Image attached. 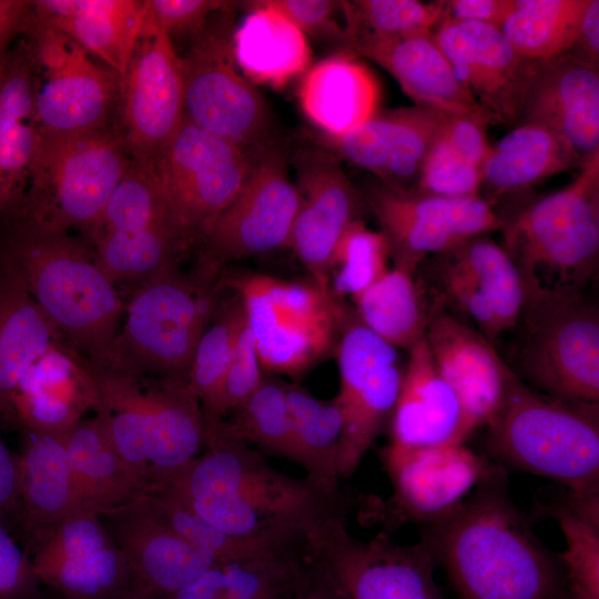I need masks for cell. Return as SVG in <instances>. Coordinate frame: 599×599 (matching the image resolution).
<instances>
[{
    "mask_svg": "<svg viewBox=\"0 0 599 599\" xmlns=\"http://www.w3.org/2000/svg\"><path fill=\"white\" fill-rule=\"evenodd\" d=\"M518 123L555 133L581 158L598 151V68L569 53L535 62Z\"/></svg>",
    "mask_w": 599,
    "mask_h": 599,
    "instance_id": "cell-27",
    "label": "cell"
},
{
    "mask_svg": "<svg viewBox=\"0 0 599 599\" xmlns=\"http://www.w3.org/2000/svg\"><path fill=\"white\" fill-rule=\"evenodd\" d=\"M434 35L459 83L495 124L518 123L535 62L488 24L443 19Z\"/></svg>",
    "mask_w": 599,
    "mask_h": 599,
    "instance_id": "cell-22",
    "label": "cell"
},
{
    "mask_svg": "<svg viewBox=\"0 0 599 599\" xmlns=\"http://www.w3.org/2000/svg\"><path fill=\"white\" fill-rule=\"evenodd\" d=\"M347 51L368 58L386 70L414 105L444 115L478 116L495 124L457 80L434 31L365 39L353 43Z\"/></svg>",
    "mask_w": 599,
    "mask_h": 599,
    "instance_id": "cell-28",
    "label": "cell"
},
{
    "mask_svg": "<svg viewBox=\"0 0 599 599\" xmlns=\"http://www.w3.org/2000/svg\"><path fill=\"white\" fill-rule=\"evenodd\" d=\"M255 3L272 9L306 37L339 41L345 47L344 28L334 19L341 10V1L334 0H255Z\"/></svg>",
    "mask_w": 599,
    "mask_h": 599,
    "instance_id": "cell-51",
    "label": "cell"
},
{
    "mask_svg": "<svg viewBox=\"0 0 599 599\" xmlns=\"http://www.w3.org/2000/svg\"><path fill=\"white\" fill-rule=\"evenodd\" d=\"M514 0H449L445 1L444 19L488 24L500 29Z\"/></svg>",
    "mask_w": 599,
    "mask_h": 599,
    "instance_id": "cell-55",
    "label": "cell"
},
{
    "mask_svg": "<svg viewBox=\"0 0 599 599\" xmlns=\"http://www.w3.org/2000/svg\"><path fill=\"white\" fill-rule=\"evenodd\" d=\"M298 102L323 135L343 136L379 110L380 87L372 70L351 51L311 65L298 85Z\"/></svg>",
    "mask_w": 599,
    "mask_h": 599,
    "instance_id": "cell-31",
    "label": "cell"
},
{
    "mask_svg": "<svg viewBox=\"0 0 599 599\" xmlns=\"http://www.w3.org/2000/svg\"><path fill=\"white\" fill-rule=\"evenodd\" d=\"M29 547L39 583L65 599H110L139 583L98 514H74Z\"/></svg>",
    "mask_w": 599,
    "mask_h": 599,
    "instance_id": "cell-20",
    "label": "cell"
},
{
    "mask_svg": "<svg viewBox=\"0 0 599 599\" xmlns=\"http://www.w3.org/2000/svg\"><path fill=\"white\" fill-rule=\"evenodd\" d=\"M32 16V1L0 0V60L17 32L26 30Z\"/></svg>",
    "mask_w": 599,
    "mask_h": 599,
    "instance_id": "cell-59",
    "label": "cell"
},
{
    "mask_svg": "<svg viewBox=\"0 0 599 599\" xmlns=\"http://www.w3.org/2000/svg\"><path fill=\"white\" fill-rule=\"evenodd\" d=\"M21 433L17 526L30 546L63 519L84 510L74 486L64 436L26 429Z\"/></svg>",
    "mask_w": 599,
    "mask_h": 599,
    "instance_id": "cell-33",
    "label": "cell"
},
{
    "mask_svg": "<svg viewBox=\"0 0 599 599\" xmlns=\"http://www.w3.org/2000/svg\"><path fill=\"white\" fill-rule=\"evenodd\" d=\"M486 427L484 455L505 470L599 494V403L550 396L514 375Z\"/></svg>",
    "mask_w": 599,
    "mask_h": 599,
    "instance_id": "cell-5",
    "label": "cell"
},
{
    "mask_svg": "<svg viewBox=\"0 0 599 599\" xmlns=\"http://www.w3.org/2000/svg\"><path fill=\"white\" fill-rule=\"evenodd\" d=\"M440 255L489 303L501 333L516 327L526 301V287L517 265L502 246L485 234Z\"/></svg>",
    "mask_w": 599,
    "mask_h": 599,
    "instance_id": "cell-43",
    "label": "cell"
},
{
    "mask_svg": "<svg viewBox=\"0 0 599 599\" xmlns=\"http://www.w3.org/2000/svg\"><path fill=\"white\" fill-rule=\"evenodd\" d=\"M26 30L39 131L78 133L111 126L119 109V75L33 16Z\"/></svg>",
    "mask_w": 599,
    "mask_h": 599,
    "instance_id": "cell-12",
    "label": "cell"
},
{
    "mask_svg": "<svg viewBox=\"0 0 599 599\" xmlns=\"http://www.w3.org/2000/svg\"><path fill=\"white\" fill-rule=\"evenodd\" d=\"M59 341L18 271L0 255V415L24 372Z\"/></svg>",
    "mask_w": 599,
    "mask_h": 599,
    "instance_id": "cell-36",
    "label": "cell"
},
{
    "mask_svg": "<svg viewBox=\"0 0 599 599\" xmlns=\"http://www.w3.org/2000/svg\"><path fill=\"white\" fill-rule=\"evenodd\" d=\"M296 460L306 479L322 491L341 496L336 467L342 434L341 410L332 400H321L300 385H286Z\"/></svg>",
    "mask_w": 599,
    "mask_h": 599,
    "instance_id": "cell-42",
    "label": "cell"
},
{
    "mask_svg": "<svg viewBox=\"0 0 599 599\" xmlns=\"http://www.w3.org/2000/svg\"><path fill=\"white\" fill-rule=\"evenodd\" d=\"M294 184L300 204L290 247L309 272L312 281L331 296L329 260L347 226L358 219L361 199L341 160L329 151L298 154Z\"/></svg>",
    "mask_w": 599,
    "mask_h": 599,
    "instance_id": "cell-23",
    "label": "cell"
},
{
    "mask_svg": "<svg viewBox=\"0 0 599 599\" xmlns=\"http://www.w3.org/2000/svg\"><path fill=\"white\" fill-rule=\"evenodd\" d=\"M311 548L216 562L167 599H293Z\"/></svg>",
    "mask_w": 599,
    "mask_h": 599,
    "instance_id": "cell-39",
    "label": "cell"
},
{
    "mask_svg": "<svg viewBox=\"0 0 599 599\" xmlns=\"http://www.w3.org/2000/svg\"><path fill=\"white\" fill-rule=\"evenodd\" d=\"M263 377L255 339L243 308L215 405L205 419L207 427L219 424L225 415L241 406L258 387Z\"/></svg>",
    "mask_w": 599,
    "mask_h": 599,
    "instance_id": "cell-49",
    "label": "cell"
},
{
    "mask_svg": "<svg viewBox=\"0 0 599 599\" xmlns=\"http://www.w3.org/2000/svg\"><path fill=\"white\" fill-rule=\"evenodd\" d=\"M500 230L526 294L583 290L598 273L599 150L585 158L571 183L526 205Z\"/></svg>",
    "mask_w": 599,
    "mask_h": 599,
    "instance_id": "cell-6",
    "label": "cell"
},
{
    "mask_svg": "<svg viewBox=\"0 0 599 599\" xmlns=\"http://www.w3.org/2000/svg\"><path fill=\"white\" fill-rule=\"evenodd\" d=\"M113 542L129 561L143 588L172 596L196 581L217 561L171 529L144 494L98 514Z\"/></svg>",
    "mask_w": 599,
    "mask_h": 599,
    "instance_id": "cell-24",
    "label": "cell"
},
{
    "mask_svg": "<svg viewBox=\"0 0 599 599\" xmlns=\"http://www.w3.org/2000/svg\"><path fill=\"white\" fill-rule=\"evenodd\" d=\"M230 4L219 0H146L150 17L172 42L184 37L195 40L205 30L209 16Z\"/></svg>",
    "mask_w": 599,
    "mask_h": 599,
    "instance_id": "cell-52",
    "label": "cell"
},
{
    "mask_svg": "<svg viewBox=\"0 0 599 599\" xmlns=\"http://www.w3.org/2000/svg\"><path fill=\"white\" fill-rule=\"evenodd\" d=\"M589 0H514L500 31L531 62L565 54L571 48Z\"/></svg>",
    "mask_w": 599,
    "mask_h": 599,
    "instance_id": "cell-44",
    "label": "cell"
},
{
    "mask_svg": "<svg viewBox=\"0 0 599 599\" xmlns=\"http://www.w3.org/2000/svg\"><path fill=\"white\" fill-rule=\"evenodd\" d=\"M490 123L473 115H445L441 135L464 159L481 169L491 144L487 128Z\"/></svg>",
    "mask_w": 599,
    "mask_h": 599,
    "instance_id": "cell-54",
    "label": "cell"
},
{
    "mask_svg": "<svg viewBox=\"0 0 599 599\" xmlns=\"http://www.w3.org/2000/svg\"><path fill=\"white\" fill-rule=\"evenodd\" d=\"M231 422L207 427L227 438L252 443L273 455L296 460L286 384L263 377L254 393L235 410Z\"/></svg>",
    "mask_w": 599,
    "mask_h": 599,
    "instance_id": "cell-45",
    "label": "cell"
},
{
    "mask_svg": "<svg viewBox=\"0 0 599 599\" xmlns=\"http://www.w3.org/2000/svg\"><path fill=\"white\" fill-rule=\"evenodd\" d=\"M131 162L114 125L78 133L39 131L28 191L14 214L55 230L84 231L101 214Z\"/></svg>",
    "mask_w": 599,
    "mask_h": 599,
    "instance_id": "cell-8",
    "label": "cell"
},
{
    "mask_svg": "<svg viewBox=\"0 0 599 599\" xmlns=\"http://www.w3.org/2000/svg\"><path fill=\"white\" fill-rule=\"evenodd\" d=\"M390 444L424 447L465 444L473 434L453 388L422 338L409 351L388 425Z\"/></svg>",
    "mask_w": 599,
    "mask_h": 599,
    "instance_id": "cell-30",
    "label": "cell"
},
{
    "mask_svg": "<svg viewBox=\"0 0 599 599\" xmlns=\"http://www.w3.org/2000/svg\"><path fill=\"white\" fill-rule=\"evenodd\" d=\"M311 547L346 599H446L435 580L433 557L420 541L400 546L384 532L363 541L337 516L314 528Z\"/></svg>",
    "mask_w": 599,
    "mask_h": 599,
    "instance_id": "cell-17",
    "label": "cell"
},
{
    "mask_svg": "<svg viewBox=\"0 0 599 599\" xmlns=\"http://www.w3.org/2000/svg\"><path fill=\"white\" fill-rule=\"evenodd\" d=\"M219 273L180 266L134 286L116 337V368L154 377H186L205 328L223 301Z\"/></svg>",
    "mask_w": 599,
    "mask_h": 599,
    "instance_id": "cell-7",
    "label": "cell"
},
{
    "mask_svg": "<svg viewBox=\"0 0 599 599\" xmlns=\"http://www.w3.org/2000/svg\"><path fill=\"white\" fill-rule=\"evenodd\" d=\"M444 118L418 105L379 109L353 132L337 138L323 135V141L339 160L372 172L384 185L414 190Z\"/></svg>",
    "mask_w": 599,
    "mask_h": 599,
    "instance_id": "cell-25",
    "label": "cell"
},
{
    "mask_svg": "<svg viewBox=\"0 0 599 599\" xmlns=\"http://www.w3.org/2000/svg\"><path fill=\"white\" fill-rule=\"evenodd\" d=\"M517 323L524 336L507 365L521 382L550 396L599 403V313L582 290L528 293Z\"/></svg>",
    "mask_w": 599,
    "mask_h": 599,
    "instance_id": "cell-9",
    "label": "cell"
},
{
    "mask_svg": "<svg viewBox=\"0 0 599 599\" xmlns=\"http://www.w3.org/2000/svg\"><path fill=\"white\" fill-rule=\"evenodd\" d=\"M339 392L334 398L343 427L337 448L339 479L351 477L388 427L403 379L398 349L343 308L337 341Z\"/></svg>",
    "mask_w": 599,
    "mask_h": 599,
    "instance_id": "cell-13",
    "label": "cell"
},
{
    "mask_svg": "<svg viewBox=\"0 0 599 599\" xmlns=\"http://www.w3.org/2000/svg\"><path fill=\"white\" fill-rule=\"evenodd\" d=\"M293 599H346V597L312 555Z\"/></svg>",
    "mask_w": 599,
    "mask_h": 599,
    "instance_id": "cell-58",
    "label": "cell"
},
{
    "mask_svg": "<svg viewBox=\"0 0 599 599\" xmlns=\"http://www.w3.org/2000/svg\"><path fill=\"white\" fill-rule=\"evenodd\" d=\"M418 527L457 599H571L558 552L537 538L496 464L456 508Z\"/></svg>",
    "mask_w": 599,
    "mask_h": 599,
    "instance_id": "cell-1",
    "label": "cell"
},
{
    "mask_svg": "<svg viewBox=\"0 0 599 599\" xmlns=\"http://www.w3.org/2000/svg\"><path fill=\"white\" fill-rule=\"evenodd\" d=\"M39 140L27 49L0 60V215L20 207Z\"/></svg>",
    "mask_w": 599,
    "mask_h": 599,
    "instance_id": "cell-34",
    "label": "cell"
},
{
    "mask_svg": "<svg viewBox=\"0 0 599 599\" xmlns=\"http://www.w3.org/2000/svg\"><path fill=\"white\" fill-rule=\"evenodd\" d=\"M94 404L84 357L59 341L24 372L8 412L21 430L65 436Z\"/></svg>",
    "mask_w": 599,
    "mask_h": 599,
    "instance_id": "cell-29",
    "label": "cell"
},
{
    "mask_svg": "<svg viewBox=\"0 0 599 599\" xmlns=\"http://www.w3.org/2000/svg\"><path fill=\"white\" fill-rule=\"evenodd\" d=\"M298 204L282 145L253 150L244 185L199 242V264L219 273L225 263L290 247Z\"/></svg>",
    "mask_w": 599,
    "mask_h": 599,
    "instance_id": "cell-15",
    "label": "cell"
},
{
    "mask_svg": "<svg viewBox=\"0 0 599 599\" xmlns=\"http://www.w3.org/2000/svg\"><path fill=\"white\" fill-rule=\"evenodd\" d=\"M537 514L559 525L566 550L558 552L571 599H599V494L561 488L540 498Z\"/></svg>",
    "mask_w": 599,
    "mask_h": 599,
    "instance_id": "cell-40",
    "label": "cell"
},
{
    "mask_svg": "<svg viewBox=\"0 0 599 599\" xmlns=\"http://www.w3.org/2000/svg\"><path fill=\"white\" fill-rule=\"evenodd\" d=\"M346 24L345 49L365 39L434 31L445 16V1L355 0L341 1Z\"/></svg>",
    "mask_w": 599,
    "mask_h": 599,
    "instance_id": "cell-46",
    "label": "cell"
},
{
    "mask_svg": "<svg viewBox=\"0 0 599 599\" xmlns=\"http://www.w3.org/2000/svg\"><path fill=\"white\" fill-rule=\"evenodd\" d=\"M19 495L18 455L12 454L0 438V522L11 532L17 526Z\"/></svg>",
    "mask_w": 599,
    "mask_h": 599,
    "instance_id": "cell-56",
    "label": "cell"
},
{
    "mask_svg": "<svg viewBox=\"0 0 599 599\" xmlns=\"http://www.w3.org/2000/svg\"><path fill=\"white\" fill-rule=\"evenodd\" d=\"M226 21L205 30L181 57L185 119L248 152L272 142L263 95L238 70Z\"/></svg>",
    "mask_w": 599,
    "mask_h": 599,
    "instance_id": "cell-16",
    "label": "cell"
},
{
    "mask_svg": "<svg viewBox=\"0 0 599 599\" xmlns=\"http://www.w3.org/2000/svg\"><path fill=\"white\" fill-rule=\"evenodd\" d=\"M380 460L393 486L392 508L417 525L456 508L495 465L465 444L406 447L389 443L380 450Z\"/></svg>",
    "mask_w": 599,
    "mask_h": 599,
    "instance_id": "cell-21",
    "label": "cell"
},
{
    "mask_svg": "<svg viewBox=\"0 0 599 599\" xmlns=\"http://www.w3.org/2000/svg\"><path fill=\"white\" fill-rule=\"evenodd\" d=\"M84 232L100 266L118 288H133L177 267L190 246L154 166L133 160L101 214Z\"/></svg>",
    "mask_w": 599,
    "mask_h": 599,
    "instance_id": "cell-10",
    "label": "cell"
},
{
    "mask_svg": "<svg viewBox=\"0 0 599 599\" xmlns=\"http://www.w3.org/2000/svg\"><path fill=\"white\" fill-rule=\"evenodd\" d=\"M389 247L380 231L369 230L359 219L352 222L337 242L328 265L333 298L352 300L388 271Z\"/></svg>",
    "mask_w": 599,
    "mask_h": 599,
    "instance_id": "cell-47",
    "label": "cell"
},
{
    "mask_svg": "<svg viewBox=\"0 0 599 599\" xmlns=\"http://www.w3.org/2000/svg\"><path fill=\"white\" fill-rule=\"evenodd\" d=\"M110 599H167V598L164 597V596L154 593V592L143 588L139 583H136L135 586L131 587L130 589L125 590L124 592H122V593H120V595H118L115 597H112Z\"/></svg>",
    "mask_w": 599,
    "mask_h": 599,
    "instance_id": "cell-60",
    "label": "cell"
},
{
    "mask_svg": "<svg viewBox=\"0 0 599 599\" xmlns=\"http://www.w3.org/2000/svg\"><path fill=\"white\" fill-rule=\"evenodd\" d=\"M481 187V169L458 154L440 131L424 160L414 190L446 197H469L480 195Z\"/></svg>",
    "mask_w": 599,
    "mask_h": 599,
    "instance_id": "cell-50",
    "label": "cell"
},
{
    "mask_svg": "<svg viewBox=\"0 0 599 599\" xmlns=\"http://www.w3.org/2000/svg\"><path fill=\"white\" fill-rule=\"evenodd\" d=\"M146 14L140 0H38L32 16L62 32L114 71L129 65Z\"/></svg>",
    "mask_w": 599,
    "mask_h": 599,
    "instance_id": "cell-32",
    "label": "cell"
},
{
    "mask_svg": "<svg viewBox=\"0 0 599 599\" xmlns=\"http://www.w3.org/2000/svg\"><path fill=\"white\" fill-rule=\"evenodd\" d=\"M0 255L73 351L90 362L116 366V337L125 302L82 240L14 214Z\"/></svg>",
    "mask_w": 599,
    "mask_h": 599,
    "instance_id": "cell-3",
    "label": "cell"
},
{
    "mask_svg": "<svg viewBox=\"0 0 599 599\" xmlns=\"http://www.w3.org/2000/svg\"><path fill=\"white\" fill-rule=\"evenodd\" d=\"M84 359L95 388L94 418L145 491L199 456L207 425L186 377L132 374Z\"/></svg>",
    "mask_w": 599,
    "mask_h": 599,
    "instance_id": "cell-4",
    "label": "cell"
},
{
    "mask_svg": "<svg viewBox=\"0 0 599 599\" xmlns=\"http://www.w3.org/2000/svg\"><path fill=\"white\" fill-rule=\"evenodd\" d=\"M252 167V152L187 121L160 152L154 170L190 245L232 203Z\"/></svg>",
    "mask_w": 599,
    "mask_h": 599,
    "instance_id": "cell-14",
    "label": "cell"
},
{
    "mask_svg": "<svg viewBox=\"0 0 599 599\" xmlns=\"http://www.w3.org/2000/svg\"><path fill=\"white\" fill-rule=\"evenodd\" d=\"M595 67H599V1L589 0L576 39L567 52Z\"/></svg>",
    "mask_w": 599,
    "mask_h": 599,
    "instance_id": "cell-57",
    "label": "cell"
},
{
    "mask_svg": "<svg viewBox=\"0 0 599 599\" xmlns=\"http://www.w3.org/2000/svg\"><path fill=\"white\" fill-rule=\"evenodd\" d=\"M242 314L243 305L236 294L223 301L195 348L187 383L201 403L205 419L215 405Z\"/></svg>",
    "mask_w": 599,
    "mask_h": 599,
    "instance_id": "cell-48",
    "label": "cell"
},
{
    "mask_svg": "<svg viewBox=\"0 0 599 599\" xmlns=\"http://www.w3.org/2000/svg\"><path fill=\"white\" fill-rule=\"evenodd\" d=\"M120 130L130 158L154 163L185 120L181 57L148 12L120 81Z\"/></svg>",
    "mask_w": 599,
    "mask_h": 599,
    "instance_id": "cell-18",
    "label": "cell"
},
{
    "mask_svg": "<svg viewBox=\"0 0 599 599\" xmlns=\"http://www.w3.org/2000/svg\"><path fill=\"white\" fill-rule=\"evenodd\" d=\"M413 274L395 265L353 298L355 315L364 326L393 347L407 352L425 337L429 319Z\"/></svg>",
    "mask_w": 599,
    "mask_h": 599,
    "instance_id": "cell-41",
    "label": "cell"
},
{
    "mask_svg": "<svg viewBox=\"0 0 599 599\" xmlns=\"http://www.w3.org/2000/svg\"><path fill=\"white\" fill-rule=\"evenodd\" d=\"M583 160L555 133L521 123L491 145L481 166L483 186L495 194L519 191L579 169Z\"/></svg>",
    "mask_w": 599,
    "mask_h": 599,
    "instance_id": "cell-37",
    "label": "cell"
},
{
    "mask_svg": "<svg viewBox=\"0 0 599 599\" xmlns=\"http://www.w3.org/2000/svg\"><path fill=\"white\" fill-rule=\"evenodd\" d=\"M367 201L395 265L412 272L427 255L447 253L502 225L480 195L446 197L382 184L369 191Z\"/></svg>",
    "mask_w": 599,
    "mask_h": 599,
    "instance_id": "cell-19",
    "label": "cell"
},
{
    "mask_svg": "<svg viewBox=\"0 0 599 599\" xmlns=\"http://www.w3.org/2000/svg\"><path fill=\"white\" fill-rule=\"evenodd\" d=\"M38 585L30 558L0 522V599H31Z\"/></svg>",
    "mask_w": 599,
    "mask_h": 599,
    "instance_id": "cell-53",
    "label": "cell"
},
{
    "mask_svg": "<svg viewBox=\"0 0 599 599\" xmlns=\"http://www.w3.org/2000/svg\"><path fill=\"white\" fill-rule=\"evenodd\" d=\"M240 297L262 368L298 376L332 352L341 306L312 282L265 274L220 280Z\"/></svg>",
    "mask_w": 599,
    "mask_h": 599,
    "instance_id": "cell-11",
    "label": "cell"
},
{
    "mask_svg": "<svg viewBox=\"0 0 599 599\" xmlns=\"http://www.w3.org/2000/svg\"><path fill=\"white\" fill-rule=\"evenodd\" d=\"M205 446L161 485L229 536L307 540L319 522L344 515L342 495L273 469L245 443L207 432Z\"/></svg>",
    "mask_w": 599,
    "mask_h": 599,
    "instance_id": "cell-2",
    "label": "cell"
},
{
    "mask_svg": "<svg viewBox=\"0 0 599 599\" xmlns=\"http://www.w3.org/2000/svg\"><path fill=\"white\" fill-rule=\"evenodd\" d=\"M64 443L84 511L101 514L145 493L94 417L79 422Z\"/></svg>",
    "mask_w": 599,
    "mask_h": 599,
    "instance_id": "cell-38",
    "label": "cell"
},
{
    "mask_svg": "<svg viewBox=\"0 0 599 599\" xmlns=\"http://www.w3.org/2000/svg\"><path fill=\"white\" fill-rule=\"evenodd\" d=\"M248 14L232 34L237 68L252 83L280 89L311 67L307 37L278 12L246 1Z\"/></svg>",
    "mask_w": 599,
    "mask_h": 599,
    "instance_id": "cell-35",
    "label": "cell"
},
{
    "mask_svg": "<svg viewBox=\"0 0 599 599\" xmlns=\"http://www.w3.org/2000/svg\"><path fill=\"white\" fill-rule=\"evenodd\" d=\"M425 339L474 432L499 409L515 375L481 332L446 313H432Z\"/></svg>",
    "mask_w": 599,
    "mask_h": 599,
    "instance_id": "cell-26",
    "label": "cell"
}]
</instances>
